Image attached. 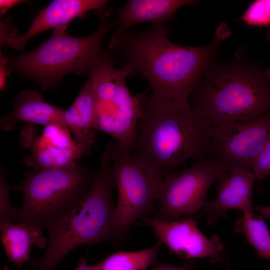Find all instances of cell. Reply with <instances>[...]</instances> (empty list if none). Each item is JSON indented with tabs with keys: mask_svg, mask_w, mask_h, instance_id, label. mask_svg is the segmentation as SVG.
<instances>
[{
	"mask_svg": "<svg viewBox=\"0 0 270 270\" xmlns=\"http://www.w3.org/2000/svg\"><path fill=\"white\" fill-rule=\"evenodd\" d=\"M162 244L158 240L148 248L110 254L96 263L98 270H147L157 258Z\"/></svg>",
	"mask_w": 270,
	"mask_h": 270,
	"instance_id": "19",
	"label": "cell"
},
{
	"mask_svg": "<svg viewBox=\"0 0 270 270\" xmlns=\"http://www.w3.org/2000/svg\"><path fill=\"white\" fill-rule=\"evenodd\" d=\"M240 20L254 26H270V0H258L250 4Z\"/></svg>",
	"mask_w": 270,
	"mask_h": 270,
	"instance_id": "21",
	"label": "cell"
},
{
	"mask_svg": "<svg viewBox=\"0 0 270 270\" xmlns=\"http://www.w3.org/2000/svg\"><path fill=\"white\" fill-rule=\"evenodd\" d=\"M96 172L77 162L65 168L26 172L12 188L22 196L14 222L47 228L82 200Z\"/></svg>",
	"mask_w": 270,
	"mask_h": 270,
	"instance_id": "6",
	"label": "cell"
},
{
	"mask_svg": "<svg viewBox=\"0 0 270 270\" xmlns=\"http://www.w3.org/2000/svg\"><path fill=\"white\" fill-rule=\"evenodd\" d=\"M164 22L154 23L146 30L114 32L109 48L122 60L133 74H141L153 94L174 100H189L220 42L230 33L218 27L214 40L202 46H186L172 42Z\"/></svg>",
	"mask_w": 270,
	"mask_h": 270,
	"instance_id": "1",
	"label": "cell"
},
{
	"mask_svg": "<svg viewBox=\"0 0 270 270\" xmlns=\"http://www.w3.org/2000/svg\"><path fill=\"white\" fill-rule=\"evenodd\" d=\"M226 270H236L234 269L230 266V263H228L226 265Z\"/></svg>",
	"mask_w": 270,
	"mask_h": 270,
	"instance_id": "30",
	"label": "cell"
},
{
	"mask_svg": "<svg viewBox=\"0 0 270 270\" xmlns=\"http://www.w3.org/2000/svg\"><path fill=\"white\" fill-rule=\"evenodd\" d=\"M65 126L72 134L76 146L83 156L94 146V99L90 79L85 82L72 104L64 113Z\"/></svg>",
	"mask_w": 270,
	"mask_h": 270,
	"instance_id": "15",
	"label": "cell"
},
{
	"mask_svg": "<svg viewBox=\"0 0 270 270\" xmlns=\"http://www.w3.org/2000/svg\"><path fill=\"white\" fill-rule=\"evenodd\" d=\"M25 0H0V15L4 14L8 10L14 6L25 2Z\"/></svg>",
	"mask_w": 270,
	"mask_h": 270,
	"instance_id": "26",
	"label": "cell"
},
{
	"mask_svg": "<svg viewBox=\"0 0 270 270\" xmlns=\"http://www.w3.org/2000/svg\"><path fill=\"white\" fill-rule=\"evenodd\" d=\"M74 270H98L96 264L92 265L89 264L86 258L79 259L77 266Z\"/></svg>",
	"mask_w": 270,
	"mask_h": 270,
	"instance_id": "27",
	"label": "cell"
},
{
	"mask_svg": "<svg viewBox=\"0 0 270 270\" xmlns=\"http://www.w3.org/2000/svg\"><path fill=\"white\" fill-rule=\"evenodd\" d=\"M216 160L194 162L190 166L170 172L164 178L157 198L158 209L155 217L165 220H178L202 208L212 184L220 182L228 174Z\"/></svg>",
	"mask_w": 270,
	"mask_h": 270,
	"instance_id": "9",
	"label": "cell"
},
{
	"mask_svg": "<svg viewBox=\"0 0 270 270\" xmlns=\"http://www.w3.org/2000/svg\"><path fill=\"white\" fill-rule=\"evenodd\" d=\"M82 156L77 146L65 148L48 146L30 151L29 155L24 158L22 162L34 171L58 169L74 164Z\"/></svg>",
	"mask_w": 270,
	"mask_h": 270,
	"instance_id": "18",
	"label": "cell"
},
{
	"mask_svg": "<svg viewBox=\"0 0 270 270\" xmlns=\"http://www.w3.org/2000/svg\"><path fill=\"white\" fill-rule=\"evenodd\" d=\"M252 171L256 180L260 184H262L264 178L270 174V137L256 158Z\"/></svg>",
	"mask_w": 270,
	"mask_h": 270,
	"instance_id": "23",
	"label": "cell"
},
{
	"mask_svg": "<svg viewBox=\"0 0 270 270\" xmlns=\"http://www.w3.org/2000/svg\"><path fill=\"white\" fill-rule=\"evenodd\" d=\"M267 38L270 40V30L267 33ZM264 74L266 78L270 81V68L266 70H264Z\"/></svg>",
	"mask_w": 270,
	"mask_h": 270,
	"instance_id": "29",
	"label": "cell"
},
{
	"mask_svg": "<svg viewBox=\"0 0 270 270\" xmlns=\"http://www.w3.org/2000/svg\"><path fill=\"white\" fill-rule=\"evenodd\" d=\"M142 224L153 229L158 240L171 253L187 260L207 259L212 264L230 262L220 237L206 236L198 228L197 222L189 216L182 220H165L154 218L141 217Z\"/></svg>",
	"mask_w": 270,
	"mask_h": 270,
	"instance_id": "11",
	"label": "cell"
},
{
	"mask_svg": "<svg viewBox=\"0 0 270 270\" xmlns=\"http://www.w3.org/2000/svg\"><path fill=\"white\" fill-rule=\"evenodd\" d=\"M108 0H56L42 10L34 18L30 28L23 34H16L14 28L0 34L1 46L17 50H22L30 38L50 28L54 29L68 24L74 18L81 17L92 10L106 9Z\"/></svg>",
	"mask_w": 270,
	"mask_h": 270,
	"instance_id": "12",
	"label": "cell"
},
{
	"mask_svg": "<svg viewBox=\"0 0 270 270\" xmlns=\"http://www.w3.org/2000/svg\"><path fill=\"white\" fill-rule=\"evenodd\" d=\"M254 210L262 218L270 219V206H258Z\"/></svg>",
	"mask_w": 270,
	"mask_h": 270,
	"instance_id": "28",
	"label": "cell"
},
{
	"mask_svg": "<svg viewBox=\"0 0 270 270\" xmlns=\"http://www.w3.org/2000/svg\"><path fill=\"white\" fill-rule=\"evenodd\" d=\"M100 26L92 34L77 38L68 34L67 26L54 29L52 36L34 50L10 59V70L34 80L42 89L54 88L66 74H87L105 54L102 40L116 26L108 10L100 11Z\"/></svg>",
	"mask_w": 270,
	"mask_h": 270,
	"instance_id": "5",
	"label": "cell"
},
{
	"mask_svg": "<svg viewBox=\"0 0 270 270\" xmlns=\"http://www.w3.org/2000/svg\"><path fill=\"white\" fill-rule=\"evenodd\" d=\"M10 58L0 52V90L5 91L7 88V76L10 74Z\"/></svg>",
	"mask_w": 270,
	"mask_h": 270,
	"instance_id": "24",
	"label": "cell"
},
{
	"mask_svg": "<svg viewBox=\"0 0 270 270\" xmlns=\"http://www.w3.org/2000/svg\"><path fill=\"white\" fill-rule=\"evenodd\" d=\"M192 95L190 104L210 128L270 112V81L243 58L212 62Z\"/></svg>",
	"mask_w": 270,
	"mask_h": 270,
	"instance_id": "3",
	"label": "cell"
},
{
	"mask_svg": "<svg viewBox=\"0 0 270 270\" xmlns=\"http://www.w3.org/2000/svg\"><path fill=\"white\" fill-rule=\"evenodd\" d=\"M2 270H11V269L8 266H5L4 268L2 269ZM48 270L42 269V270Z\"/></svg>",
	"mask_w": 270,
	"mask_h": 270,
	"instance_id": "31",
	"label": "cell"
},
{
	"mask_svg": "<svg viewBox=\"0 0 270 270\" xmlns=\"http://www.w3.org/2000/svg\"><path fill=\"white\" fill-rule=\"evenodd\" d=\"M112 141L100 158V166L82 200L60 220L47 228L48 242L33 270H55L72 250L84 244L108 241L115 205L112 198L116 188L112 173Z\"/></svg>",
	"mask_w": 270,
	"mask_h": 270,
	"instance_id": "4",
	"label": "cell"
},
{
	"mask_svg": "<svg viewBox=\"0 0 270 270\" xmlns=\"http://www.w3.org/2000/svg\"><path fill=\"white\" fill-rule=\"evenodd\" d=\"M255 180L251 170L240 168L229 172L219 182L215 199L206 201L202 207L208 224H216L226 217L230 210H240L242 214L252 212V189Z\"/></svg>",
	"mask_w": 270,
	"mask_h": 270,
	"instance_id": "13",
	"label": "cell"
},
{
	"mask_svg": "<svg viewBox=\"0 0 270 270\" xmlns=\"http://www.w3.org/2000/svg\"><path fill=\"white\" fill-rule=\"evenodd\" d=\"M64 111L45 102L37 92L24 90L15 99L12 111L1 118L0 126L4 131L14 130L20 122L46 126L53 124L65 126Z\"/></svg>",
	"mask_w": 270,
	"mask_h": 270,
	"instance_id": "14",
	"label": "cell"
},
{
	"mask_svg": "<svg viewBox=\"0 0 270 270\" xmlns=\"http://www.w3.org/2000/svg\"><path fill=\"white\" fill-rule=\"evenodd\" d=\"M191 0H131L118 10L115 32L122 33L146 22H164L180 8L194 4Z\"/></svg>",
	"mask_w": 270,
	"mask_h": 270,
	"instance_id": "16",
	"label": "cell"
},
{
	"mask_svg": "<svg viewBox=\"0 0 270 270\" xmlns=\"http://www.w3.org/2000/svg\"><path fill=\"white\" fill-rule=\"evenodd\" d=\"M215 158L229 172L252 170L270 137V112L260 117L210 128Z\"/></svg>",
	"mask_w": 270,
	"mask_h": 270,
	"instance_id": "10",
	"label": "cell"
},
{
	"mask_svg": "<svg viewBox=\"0 0 270 270\" xmlns=\"http://www.w3.org/2000/svg\"><path fill=\"white\" fill-rule=\"evenodd\" d=\"M111 155L118 198L108 242L115 245L156 201L164 175L132 149L118 142H114Z\"/></svg>",
	"mask_w": 270,
	"mask_h": 270,
	"instance_id": "8",
	"label": "cell"
},
{
	"mask_svg": "<svg viewBox=\"0 0 270 270\" xmlns=\"http://www.w3.org/2000/svg\"><path fill=\"white\" fill-rule=\"evenodd\" d=\"M234 231L244 236L259 258L270 262V230L260 216L242 214L236 220Z\"/></svg>",
	"mask_w": 270,
	"mask_h": 270,
	"instance_id": "20",
	"label": "cell"
},
{
	"mask_svg": "<svg viewBox=\"0 0 270 270\" xmlns=\"http://www.w3.org/2000/svg\"><path fill=\"white\" fill-rule=\"evenodd\" d=\"M0 221L9 220L14 222L17 208L11 204L9 186L6 180L5 171L2 167L0 173Z\"/></svg>",
	"mask_w": 270,
	"mask_h": 270,
	"instance_id": "22",
	"label": "cell"
},
{
	"mask_svg": "<svg viewBox=\"0 0 270 270\" xmlns=\"http://www.w3.org/2000/svg\"><path fill=\"white\" fill-rule=\"evenodd\" d=\"M194 266V260H188L180 266H172L166 264H160L155 266L150 270H193Z\"/></svg>",
	"mask_w": 270,
	"mask_h": 270,
	"instance_id": "25",
	"label": "cell"
},
{
	"mask_svg": "<svg viewBox=\"0 0 270 270\" xmlns=\"http://www.w3.org/2000/svg\"><path fill=\"white\" fill-rule=\"evenodd\" d=\"M132 150L164 176L186 162L214 155L210 128L189 100L154 94L143 104Z\"/></svg>",
	"mask_w": 270,
	"mask_h": 270,
	"instance_id": "2",
	"label": "cell"
},
{
	"mask_svg": "<svg viewBox=\"0 0 270 270\" xmlns=\"http://www.w3.org/2000/svg\"><path fill=\"white\" fill-rule=\"evenodd\" d=\"M116 64L112 54L105 52L87 74L94 94V126L132 150L146 98L144 92L133 94L130 92L126 78L133 74L126 66L116 68Z\"/></svg>",
	"mask_w": 270,
	"mask_h": 270,
	"instance_id": "7",
	"label": "cell"
},
{
	"mask_svg": "<svg viewBox=\"0 0 270 270\" xmlns=\"http://www.w3.org/2000/svg\"><path fill=\"white\" fill-rule=\"evenodd\" d=\"M44 229L39 225L0 221V240L9 260L20 266L29 260L33 246L46 247L48 238Z\"/></svg>",
	"mask_w": 270,
	"mask_h": 270,
	"instance_id": "17",
	"label": "cell"
}]
</instances>
